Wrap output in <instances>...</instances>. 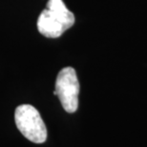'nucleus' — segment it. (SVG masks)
Here are the masks:
<instances>
[{"label":"nucleus","instance_id":"nucleus-1","mask_svg":"<svg viewBox=\"0 0 147 147\" xmlns=\"http://www.w3.org/2000/svg\"><path fill=\"white\" fill-rule=\"evenodd\" d=\"M75 24V15L63 0H49L37 19V30L43 36L57 38Z\"/></svg>","mask_w":147,"mask_h":147},{"label":"nucleus","instance_id":"nucleus-3","mask_svg":"<svg viewBox=\"0 0 147 147\" xmlns=\"http://www.w3.org/2000/svg\"><path fill=\"white\" fill-rule=\"evenodd\" d=\"M79 82L73 67H66L59 71L55 81L54 94L58 97L64 110L75 113L79 107Z\"/></svg>","mask_w":147,"mask_h":147},{"label":"nucleus","instance_id":"nucleus-2","mask_svg":"<svg viewBox=\"0 0 147 147\" xmlns=\"http://www.w3.org/2000/svg\"><path fill=\"white\" fill-rule=\"evenodd\" d=\"M15 124L20 133L34 143L47 140V128L39 112L31 105H21L14 111Z\"/></svg>","mask_w":147,"mask_h":147}]
</instances>
